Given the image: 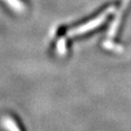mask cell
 I'll use <instances>...</instances> for the list:
<instances>
[{
    "mask_svg": "<svg viewBox=\"0 0 131 131\" xmlns=\"http://www.w3.org/2000/svg\"><path fill=\"white\" fill-rule=\"evenodd\" d=\"M2 125L6 127L7 131H20L17 122L11 117H4L2 118Z\"/></svg>",
    "mask_w": 131,
    "mask_h": 131,
    "instance_id": "obj_2",
    "label": "cell"
},
{
    "mask_svg": "<svg viewBox=\"0 0 131 131\" xmlns=\"http://www.w3.org/2000/svg\"><path fill=\"white\" fill-rule=\"evenodd\" d=\"M108 12H103L101 15H99L97 17H95L94 19L91 20H89L88 23H85L84 24H81L77 27H74L68 30V32L66 33V35L68 37H75V36H79L82 34H84L86 32H89L90 30H93L95 27H97L99 25L103 24V21L107 19L108 17Z\"/></svg>",
    "mask_w": 131,
    "mask_h": 131,
    "instance_id": "obj_1",
    "label": "cell"
},
{
    "mask_svg": "<svg viewBox=\"0 0 131 131\" xmlns=\"http://www.w3.org/2000/svg\"><path fill=\"white\" fill-rule=\"evenodd\" d=\"M5 1L17 12H23L24 10V5L19 0H5Z\"/></svg>",
    "mask_w": 131,
    "mask_h": 131,
    "instance_id": "obj_3",
    "label": "cell"
},
{
    "mask_svg": "<svg viewBox=\"0 0 131 131\" xmlns=\"http://www.w3.org/2000/svg\"><path fill=\"white\" fill-rule=\"evenodd\" d=\"M56 49H57V52L63 56L66 52V40L65 39H59L58 42L56 44Z\"/></svg>",
    "mask_w": 131,
    "mask_h": 131,
    "instance_id": "obj_4",
    "label": "cell"
}]
</instances>
